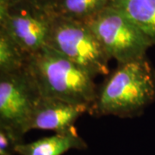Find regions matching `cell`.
Returning <instances> with one entry per match:
<instances>
[{"instance_id": "30bf717a", "label": "cell", "mask_w": 155, "mask_h": 155, "mask_svg": "<svg viewBox=\"0 0 155 155\" xmlns=\"http://www.w3.org/2000/svg\"><path fill=\"white\" fill-rule=\"evenodd\" d=\"M112 3L113 0H56L52 14L86 22Z\"/></svg>"}, {"instance_id": "277c9868", "label": "cell", "mask_w": 155, "mask_h": 155, "mask_svg": "<svg viewBox=\"0 0 155 155\" xmlns=\"http://www.w3.org/2000/svg\"><path fill=\"white\" fill-rule=\"evenodd\" d=\"M110 59L118 64L146 57L153 45L128 17L114 6H110L85 22Z\"/></svg>"}, {"instance_id": "7a4b0ae2", "label": "cell", "mask_w": 155, "mask_h": 155, "mask_svg": "<svg viewBox=\"0 0 155 155\" xmlns=\"http://www.w3.org/2000/svg\"><path fill=\"white\" fill-rule=\"evenodd\" d=\"M25 67L42 97L90 109L94 103L97 93L94 78L49 47L28 55Z\"/></svg>"}, {"instance_id": "ba28073f", "label": "cell", "mask_w": 155, "mask_h": 155, "mask_svg": "<svg viewBox=\"0 0 155 155\" xmlns=\"http://www.w3.org/2000/svg\"><path fill=\"white\" fill-rule=\"evenodd\" d=\"M87 144L76 129L67 133H55L28 143H20L16 147L19 155H63L70 150H84Z\"/></svg>"}, {"instance_id": "7c38bea8", "label": "cell", "mask_w": 155, "mask_h": 155, "mask_svg": "<svg viewBox=\"0 0 155 155\" xmlns=\"http://www.w3.org/2000/svg\"><path fill=\"white\" fill-rule=\"evenodd\" d=\"M20 142L13 134L0 127V155H13Z\"/></svg>"}, {"instance_id": "8992f818", "label": "cell", "mask_w": 155, "mask_h": 155, "mask_svg": "<svg viewBox=\"0 0 155 155\" xmlns=\"http://www.w3.org/2000/svg\"><path fill=\"white\" fill-rule=\"evenodd\" d=\"M51 22L52 13L23 4L0 3V28L28 56L47 46Z\"/></svg>"}, {"instance_id": "52a82bcc", "label": "cell", "mask_w": 155, "mask_h": 155, "mask_svg": "<svg viewBox=\"0 0 155 155\" xmlns=\"http://www.w3.org/2000/svg\"><path fill=\"white\" fill-rule=\"evenodd\" d=\"M90 107L78 105L56 98L41 97L28 121L27 130H51L67 133L76 129L74 123Z\"/></svg>"}, {"instance_id": "6da1fadb", "label": "cell", "mask_w": 155, "mask_h": 155, "mask_svg": "<svg viewBox=\"0 0 155 155\" xmlns=\"http://www.w3.org/2000/svg\"><path fill=\"white\" fill-rule=\"evenodd\" d=\"M155 101V71L147 57L118 64L97 89L90 114L134 117Z\"/></svg>"}, {"instance_id": "5b68a950", "label": "cell", "mask_w": 155, "mask_h": 155, "mask_svg": "<svg viewBox=\"0 0 155 155\" xmlns=\"http://www.w3.org/2000/svg\"><path fill=\"white\" fill-rule=\"evenodd\" d=\"M41 95L26 67L0 74V127L22 142L27 127Z\"/></svg>"}, {"instance_id": "9c48e42d", "label": "cell", "mask_w": 155, "mask_h": 155, "mask_svg": "<svg viewBox=\"0 0 155 155\" xmlns=\"http://www.w3.org/2000/svg\"><path fill=\"white\" fill-rule=\"evenodd\" d=\"M112 6L127 16L155 45V0H113Z\"/></svg>"}, {"instance_id": "3957f363", "label": "cell", "mask_w": 155, "mask_h": 155, "mask_svg": "<svg viewBox=\"0 0 155 155\" xmlns=\"http://www.w3.org/2000/svg\"><path fill=\"white\" fill-rule=\"evenodd\" d=\"M47 46L59 52L92 78L110 74V56L85 22L52 14Z\"/></svg>"}, {"instance_id": "4fadbf2b", "label": "cell", "mask_w": 155, "mask_h": 155, "mask_svg": "<svg viewBox=\"0 0 155 155\" xmlns=\"http://www.w3.org/2000/svg\"><path fill=\"white\" fill-rule=\"evenodd\" d=\"M56 0H0V3L5 4H23L33 7L40 11L52 13L53 7Z\"/></svg>"}, {"instance_id": "8fae6325", "label": "cell", "mask_w": 155, "mask_h": 155, "mask_svg": "<svg viewBox=\"0 0 155 155\" xmlns=\"http://www.w3.org/2000/svg\"><path fill=\"white\" fill-rule=\"evenodd\" d=\"M28 55L11 38L4 28H0V74L20 71L25 67Z\"/></svg>"}]
</instances>
